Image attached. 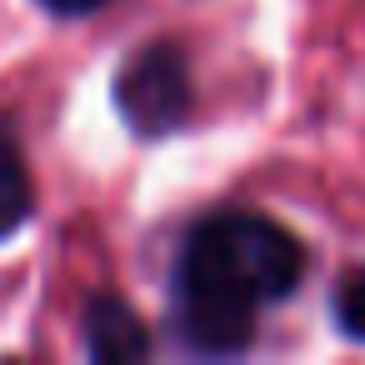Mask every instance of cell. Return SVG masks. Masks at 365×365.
Listing matches in <instances>:
<instances>
[{"instance_id": "6da1fadb", "label": "cell", "mask_w": 365, "mask_h": 365, "mask_svg": "<svg viewBox=\"0 0 365 365\" xmlns=\"http://www.w3.org/2000/svg\"><path fill=\"white\" fill-rule=\"evenodd\" d=\"M305 250L265 215H210L175 265V335L195 355H235L255 335V310L300 285Z\"/></svg>"}, {"instance_id": "7a4b0ae2", "label": "cell", "mask_w": 365, "mask_h": 365, "mask_svg": "<svg viewBox=\"0 0 365 365\" xmlns=\"http://www.w3.org/2000/svg\"><path fill=\"white\" fill-rule=\"evenodd\" d=\"M115 110L135 135H170L190 115V66L170 41H150L115 76Z\"/></svg>"}, {"instance_id": "3957f363", "label": "cell", "mask_w": 365, "mask_h": 365, "mask_svg": "<svg viewBox=\"0 0 365 365\" xmlns=\"http://www.w3.org/2000/svg\"><path fill=\"white\" fill-rule=\"evenodd\" d=\"M81 325H86V355L96 365H130L150 355V335L120 295H96Z\"/></svg>"}, {"instance_id": "277c9868", "label": "cell", "mask_w": 365, "mask_h": 365, "mask_svg": "<svg viewBox=\"0 0 365 365\" xmlns=\"http://www.w3.org/2000/svg\"><path fill=\"white\" fill-rule=\"evenodd\" d=\"M26 215H31V175L21 150L0 135V235H11Z\"/></svg>"}, {"instance_id": "5b68a950", "label": "cell", "mask_w": 365, "mask_h": 365, "mask_svg": "<svg viewBox=\"0 0 365 365\" xmlns=\"http://www.w3.org/2000/svg\"><path fill=\"white\" fill-rule=\"evenodd\" d=\"M335 320L350 340H365V265L350 270L335 290Z\"/></svg>"}, {"instance_id": "8992f818", "label": "cell", "mask_w": 365, "mask_h": 365, "mask_svg": "<svg viewBox=\"0 0 365 365\" xmlns=\"http://www.w3.org/2000/svg\"><path fill=\"white\" fill-rule=\"evenodd\" d=\"M41 6H51L56 16H91V11L106 6V0H41Z\"/></svg>"}]
</instances>
